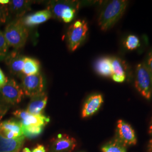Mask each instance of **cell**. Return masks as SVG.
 <instances>
[{
  "instance_id": "1",
  "label": "cell",
  "mask_w": 152,
  "mask_h": 152,
  "mask_svg": "<svg viewBox=\"0 0 152 152\" xmlns=\"http://www.w3.org/2000/svg\"><path fill=\"white\" fill-rule=\"evenodd\" d=\"M127 4V1L124 0H113L108 2L98 19V24L101 29L106 31L112 27L124 14Z\"/></svg>"
},
{
  "instance_id": "2",
  "label": "cell",
  "mask_w": 152,
  "mask_h": 152,
  "mask_svg": "<svg viewBox=\"0 0 152 152\" xmlns=\"http://www.w3.org/2000/svg\"><path fill=\"white\" fill-rule=\"evenodd\" d=\"M4 34L9 46L16 50L23 48L27 41L29 32L20 19L9 23L6 26Z\"/></svg>"
},
{
  "instance_id": "3",
  "label": "cell",
  "mask_w": 152,
  "mask_h": 152,
  "mask_svg": "<svg viewBox=\"0 0 152 152\" xmlns=\"http://www.w3.org/2000/svg\"><path fill=\"white\" fill-rule=\"evenodd\" d=\"M78 5L73 1H56L50 2L47 9L52 16L65 23H69L76 15Z\"/></svg>"
},
{
  "instance_id": "4",
  "label": "cell",
  "mask_w": 152,
  "mask_h": 152,
  "mask_svg": "<svg viewBox=\"0 0 152 152\" xmlns=\"http://www.w3.org/2000/svg\"><path fill=\"white\" fill-rule=\"evenodd\" d=\"M135 86L144 98L146 99L151 98L152 76L145 63H141L136 66Z\"/></svg>"
},
{
  "instance_id": "5",
  "label": "cell",
  "mask_w": 152,
  "mask_h": 152,
  "mask_svg": "<svg viewBox=\"0 0 152 152\" xmlns=\"http://www.w3.org/2000/svg\"><path fill=\"white\" fill-rule=\"evenodd\" d=\"M87 31V23L83 20H78L69 26L67 32V41L71 51H75L84 41Z\"/></svg>"
},
{
  "instance_id": "6",
  "label": "cell",
  "mask_w": 152,
  "mask_h": 152,
  "mask_svg": "<svg viewBox=\"0 0 152 152\" xmlns=\"http://www.w3.org/2000/svg\"><path fill=\"white\" fill-rule=\"evenodd\" d=\"M24 95L22 88L13 79H8L0 88V100L10 105L19 103Z\"/></svg>"
},
{
  "instance_id": "7",
  "label": "cell",
  "mask_w": 152,
  "mask_h": 152,
  "mask_svg": "<svg viewBox=\"0 0 152 152\" xmlns=\"http://www.w3.org/2000/svg\"><path fill=\"white\" fill-rule=\"evenodd\" d=\"M22 89L24 94L31 98L43 92L44 79L41 74L22 77Z\"/></svg>"
},
{
  "instance_id": "8",
  "label": "cell",
  "mask_w": 152,
  "mask_h": 152,
  "mask_svg": "<svg viewBox=\"0 0 152 152\" xmlns=\"http://www.w3.org/2000/svg\"><path fill=\"white\" fill-rule=\"evenodd\" d=\"M118 141L126 147L135 145L137 142L135 132L130 125L123 120L117 122V133L115 137Z\"/></svg>"
},
{
  "instance_id": "9",
  "label": "cell",
  "mask_w": 152,
  "mask_h": 152,
  "mask_svg": "<svg viewBox=\"0 0 152 152\" xmlns=\"http://www.w3.org/2000/svg\"><path fill=\"white\" fill-rule=\"evenodd\" d=\"M77 145L76 139L66 134H59L53 139L50 152H72Z\"/></svg>"
},
{
  "instance_id": "10",
  "label": "cell",
  "mask_w": 152,
  "mask_h": 152,
  "mask_svg": "<svg viewBox=\"0 0 152 152\" xmlns=\"http://www.w3.org/2000/svg\"><path fill=\"white\" fill-rule=\"evenodd\" d=\"M23 125L19 121L11 119L0 122V135L7 139L24 136Z\"/></svg>"
},
{
  "instance_id": "11",
  "label": "cell",
  "mask_w": 152,
  "mask_h": 152,
  "mask_svg": "<svg viewBox=\"0 0 152 152\" xmlns=\"http://www.w3.org/2000/svg\"><path fill=\"white\" fill-rule=\"evenodd\" d=\"M12 114L19 120L23 126L36 125L44 127L50 121L49 117L43 114L33 115L29 113L27 110L23 109L16 110Z\"/></svg>"
},
{
  "instance_id": "12",
  "label": "cell",
  "mask_w": 152,
  "mask_h": 152,
  "mask_svg": "<svg viewBox=\"0 0 152 152\" xmlns=\"http://www.w3.org/2000/svg\"><path fill=\"white\" fill-rule=\"evenodd\" d=\"M25 56L16 51H13L7 55L5 62L10 73L14 75L23 76V70Z\"/></svg>"
},
{
  "instance_id": "13",
  "label": "cell",
  "mask_w": 152,
  "mask_h": 152,
  "mask_svg": "<svg viewBox=\"0 0 152 152\" xmlns=\"http://www.w3.org/2000/svg\"><path fill=\"white\" fill-rule=\"evenodd\" d=\"M52 17L51 12L46 9L44 10L37 11L26 16H23L22 18H20V19L24 26L29 28L41 24L46 22Z\"/></svg>"
},
{
  "instance_id": "14",
  "label": "cell",
  "mask_w": 152,
  "mask_h": 152,
  "mask_svg": "<svg viewBox=\"0 0 152 152\" xmlns=\"http://www.w3.org/2000/svg\"><path fill=\"white\" fill-rule=\"evenodd\" d=\"M103 103V98L100 94L90 96L84 104L82 110V117L87 118L97 112Z\"/></svg>"
},
{
  "instance_id": "15",
  "label": "cell",
  "mask_w": 152,
  "mask_h": 152,
  "mask_svg": "<svg viewBox=\"0 0 152 152\" xmlns=\"http://www.w3.org/2000/svg\"><path fill=\"white\" fill-rule=\"evenodd\" d=\"M48 97L45 92H43L33 96L28 105L27 111L33 115H41L46 107Z\"/></svg>"
},
{
  "instance_id": "16",
  "label": "cell",
  "mask_w": 152,
  "mask_h": 152,
  "mask_svg": "<svg viewBox=\"0 0 152 152\" xmlns=\"http://www.w3.org/2000/svg\"><path fill=\"white\" fill-rule=\"evenodd\" d=\"M25 136L7 139L0 135V152H19L24 144Z\"/></svg>"
},
{
  "instance_id": "17",
  "label": "cell",
  "mask_w": 152,
  "mask_h": 152,
  "mask_svg": "<svg viewBox=\"0 0 152 152\" xmlns=\"http://www.w3.org/2000/svg\"><path fill=\"white\" fill-rule=\"evenodd\" d=\"M31 1L26 0H12L7 5L9 12L16 16L17 19L23 18L31 10Z\"/></svg>"
},
{
  "instance_id": "18",
  "label": "cell",
  "mask_w": 152,
  "mask_h": 152,
  "mask_svg": "<svg viewBox=\"0 0 152 152\" xmlns=\"http://www.w3.org/2000/svg\"><path fill=\"white\" fill-rule=\"evenodd\" d=\"M112 80L118 83H122L125 81L126 78V68L123 62L119 58L113 57L110 58Z\"/></svg>"
},
{
  "instance_id": "19",
  "label": "cell",
  "mask_w": 152,
  "mask_h": 152,
  "mask_svg": "<svg viewBox=\"0 0 152 152\" xmlns=\"http://www.w3.org/2000/svg\"><path fill=\"white\" fill-rule=\"evenodd\" d=\"M95 69L100 76L112 77V71L111 59L108 57L100 58L95 63Z\"/></svg>"
},
{
  "instance_id": "20",
  "label": "cell",
  "mask_w": 152,
  "mask_h": 152,
  "mask_svg": "<svg viewBox=\"0 0 152 152\" xmlns=\"http://www.w3.org/2000/svg\"><path fill=\"white\" fill-rule=\"evenodd\" d=\"M39 63L38 60L31 58L25 57L23 66V76H31L39 73Z\"/></svg>"
},
{
  "instance_id": "21",
  "label": "cell",
  "mask_w": 152,
  "mask_h": 152,
  "mask_svg": "<svg viewBox=\"0 0 152 152\" xmlns=\"http://www.w3.org/2000/svg\"><path fill=\"white\" fill-rule=\"evenodd\" d=\"M102 152H127L126 148L114 138L102 148Z\"/></svg>"
},
{
  "instance_id": "22",
  "label": "cell",
  "mask_w": 152,
  "mask_h": 152,
  "mask_svg": "<svg viewBox=\"0 0 152 152\" xmlns=\"http://www.w3.org/2000/svg\"><path fill=\"white\" fill-rule=\"evenodd\" d=\"M23 134L25 137L33 139L41 135L44 130V126L30 125L23 126Z\"/></svg>"
},
{
  "instance_id": "23",
  "label": "cell",
  "mask_w": 152,
  "mask_h": 152,
  "mask_svg": "<svg viewBox=\"0 0 152 152\" xmlns=\"http://www.w3.org/2000/svg\"><path fill=\"white\" fill-rule=\"evenodd\" d=\"M126 49L129 50H134L140 46V39L135 35L131 34L128 36L124 42Z\"/></svg>"
},
{
  "instance_id": "24",
  "label": "cell",
  "mask_w": 152,
  "mask_h": 152,
  "mask_svg": "<svg viewBox=\"0 0 152 152\" xmlns=\"http://www.w3.org/2000/svg\"><path fill=\"white\" fill-rule=\"evenodd\" d=\"M9 47L4 32L0 30V60L5 58L7 55Z\"/></svg>"
},
{
  "instance_id": "25",
  "label": "cell",
  "mask_w": 152,
  "mask_h": 152,
  "mask_svg": "<svg viewBox=\"0 0 152 152\" xmlns=\"http://www.w3.org/2000/svg\"><path fill=\"white\" fill-rule=\"evenodd\" d=\"M9 13L7 5H0V23H5L6 22Z\"/></svg>"
},
{
  "instance_id": "26",
  "label": "cell",
  "mask_w": 152,
  "mask_h": 152,
  "mask_svg": "<svg viewBox=\"0 0 152 152\" xmlns=\"http://www.w3.org/2000/svg\"><path fill=\"white\" fill-rule=\"evenodd\" d=\"M11 105L4 103L2 100H0V122L1 120L3 118V117L5 115L10 108Z\"/></svg>"
},
{
  "instance_id": "27",
  "label": "cell",
  "mask_w": 152,
  "mask_h": 152,
  "mask_svg": "<svg viewBox=\"0 0 152 152\" xmlns=\"http://www.w3.org/2000/svg\"><path fill=\"white\" fill-rule=\"evenodd\" d=\"M145 64L147 65L148 70L149 71L152 76V50L148 54L147 63H145Z\"/></svg>"
},
{
  "instance_id": "28",
  "label": "cell",
  "mask_w": 152,
  "mask_h": 152,
  "mask_svg": "<svg viewBox=\"0 0 152 152\" xmlns=\"http://www.w3.org/2000/svg\"><path fill=\"white\" fill-rule=\"evenodd\" d=\"M8 80L7 78L5 76L4 72L0 68V88L2 87Z\"/></svg>"
},
{
  "instance_id": "29",
  "label": "cell",
  "mask_w": 152,
  "mask_h": 152,
  "mask_svg": "<svg viewBox=\"0 0 152 152\" xmlns=\"http://www.w3.org/2000/svg\"><path fill=\"white\" fill-rule=\"evenodd\" d=\"M32 152H46V151L43 145H38L33 150Z\"/></svg>"
},
{
  "instance_id": "30",
  "label": "cell",
  "mask_w": 152,
  "mask_h": 152,
  "mask_svg": "<svg viewBox=\"0 0 152 152\" xmlns=\"http://www.w3.org/2000/svg\"><path fill=\"white\" fill-rule=\"evenodd\" d=\"M10 1L9 0H0V5H7Z\"/></svg>"
},
{
  "instance_id": "31",
  "label": "cell",
  "mask_w": 152,
  "mask_h": 152,
  "mask_svg": "<svg viewBox=\"0 0 152 152\" xmlns=\"http://www.w3.org/2000/svg\"><path fill=\"white\" fill-rule=\"evenodd\" d=\"M148 151H149V152H152V139H151L149 142Z\"/></svg>"
},
{
  "instance_id": "32",
  "label": "cell",
  "mask_w": 152,
  "mask_h": 152,
  "mask_svg": "<svg viewBox=\"0 0 152 152\" xmlns=\"http://www.w3.org/2000/svg\"><path fill=\"white\" fill-rule=\"evenodd\" d=\"M149 134H151L152 135V118L151 122V124H150V126H149Z\"/></svg>"
},
{
  "instance_id": "33",
  "label": "cell",
  "mask_w": 152,
  "mask_h": 152,
  "mask_svg": "<svg viewBox=\"0 0 152 152\" xmlns=\"http://www.w3.org/2000/svg\"><path fill=\"white\" fill-rule=\"evenodd\" d=\"M22 152H31V151L29 150V149H28V148H25L23 149Z\"/></svg>"
}]
</instances>
